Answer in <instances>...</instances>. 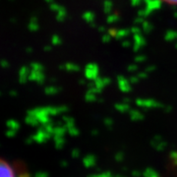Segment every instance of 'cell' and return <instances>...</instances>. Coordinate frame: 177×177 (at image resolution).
Instances as JSON below:
<instances>
[{
    "instance_id": "obj_1",
    "label": "cell",
    "mask_w": 177,
    "mask_h": 177,
    "mask_svg": "<svg viewBox=\"0 0 177 177\" xmlns=\"http://www.w3.org/2000/svg\"><path fill=\"white\" fill-rule=\"evenodd\" d=\"M0 177H15L12 166L2 158H0Z\"/></svg>"
},
{
    "instance_id": "obj_2",
    "label": "cell",
    "mask_w": 177,
    "mask_h": 177,
    "mask_svg": "<svg viewBox=\"0 0 177 177\" xmlns=\"http://www.w3.org/2000/svg\"><path fill=\"white\" fill-rule=\"evenodd\" d=\"M162 4L170 6V7H177V0H158Z\"/></svg>"
}]
</instances>
